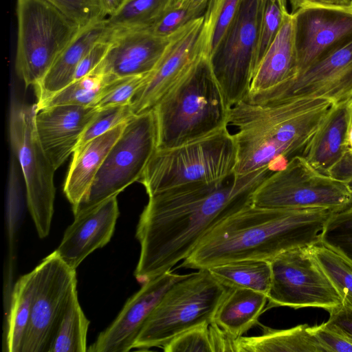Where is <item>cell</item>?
Returning a JSON list of instances; mask_svg holds the SVG:
<instances>
[{
	"mask_svg": "<svg viewBox=\"0 0 352 352\" xmlns=\"http://www.w3.org/2000/svg\"><path fill=\"white\" fill-rule=\"evenodd\" d=\"M273 172L270 167L244 175L234 172L219 180L149 195L136 229L141 247L137 280L144 283L184 261L219 223L251 205L254 191Z\"/></svg>",
	"mask_w": 352,
	"mask_h": 352,
	"instance_id": "6da1fadb",
	"label": "cell"
},
{
	"mask_svg": "<svg viewBox=\"0 0 352 352\" xmlns=\"http://www.w3.org/2000/svg\"><path fill=\"white\" fill-rule=\"evenodd\" d=\"M334 212L324 208L247 206L210 230L180 267L196 270L244 260L270 262L287 250L320 242Z\"/></svg>",
	"mask_w": 352,
	"mask_h": 352,
	"instance_id": "7a4b0ae2",
	"label": "cell"
},
{
	"mask_svg": "<svg viewBox=\"0 0 352 352\" xmlns=\"http://www.w3.org/2000/svg\"><path fill=\"white\" fill-rule=\"evenodd\" d=\"M335 106L323 98H289L254 104L241 100L230 107L228 126L237 147L234 173L244 175L265 167L285 168L304 156L318 129Z\"/></svg>",
	"mask_w": 352,
	"mask_h": 352,
	"instance_id": "3957f363",
	"label": "cell"
},
{
	"mask_svg": "<svg viewBox=\"0 0 352 352\" xmlns=\"http://www.w3.org/2000/svg\"><path fill=\"white\" fill-rule=\"evenodd\" d=\"M230 109L204 54L153 109L156 149L179 146L228 126Z\"/></svg>",
	"mask_w": 352,
	"mask_h": 352,
	"instance_id": "277c9868",
	"label": "cell"
},
{
	"mask_svg": "<svg viewBox=\"0 0 352 352\" xmlns=\"http://www.w3.org/2000/svg\"><path fill=\"white\" fill-rule=\"evenodd\" d=\"M237 147L228 126L179 146L156 149L139 179L148 195L193 182L221 179L234 172Z\"/></svg>",
	"mask_w": 352,
	"mask_h": 352,
	"instance_id": "5b68a950",
	"label": "cell"
},
{
	"mask_svg": "<svg viewBox=\"0 0 352 352\" xmlns=\"http://www.w3.org/2000/svg\"><path fill=\"white\" fill-rule=\"evenodd\" d=\"M228 290L208 269L189 274L166 292L133 349L164 346L185 331L204 322L212 323Z\"/></svg>",
	"mask_w": 352,
	"mask_h": 352,
	"instance_id": "8992f818",
	"label": "cell"
},
{
	"mask_svg": "<svg viewBox=\"0 0 352 352\" xmlns=\"http://www.w3.org/2000/svg\"><path fill=\"white\" fill-rule=\"evenodd\" d=\"M16 72L35 87L82 27L46 0H16Z\"/></svg>",
	"mask_w": 352,
	"mask_h": 352,
	"instance_id": "52a82bcc",
	"label": "cell"
},
{
	"mask_svg": "<svg viewBox=\"0 0 352 352\" xmlns=\"http://www.w3.org/2000/svg\"><path fill=\"white\" fill-rule=\"evenodd\" d=\"M253 206L267 208H324L338 212L352 206V183L316 169L302 156L270 174L256 189Z\"/></svg>",
	"mask_w": 352,
	"mask_h": 352,
	"instance_id": "ba28073f",
	"label": "cell"
},
{
	"mask_svg": "<svg viewBox=\"0 0 352 352\" xmlns=\"http://www.w3.org/2000/svg\"><path fill=\"white\" fill-rule=\"evenodd\" d=\"M36 104L13 102L9 119L11 147L24 178L28 207L38 236L46 237L54 214L56 168L39 142L36 128Z\"/></svg>",
	"mask_w": 352,
	"mask_h": 352,
	"instance_id": "9c48e42d",
	"label": "cell"
},
{
	"mask_svg": "<svg viewBox=\"0 0 352 352\" xmlns=\"http://www.w3.org/2000/svg\"><path fill=\"white\" fill-rule=\"evenodd\" d=\"M156 126L153 109L136 115L126 124L100 168L87 194L74 214L118 195L139 181L156 150Z\"/></svg>",
	"mask_w": 352,
	"mask_h": 352,
	"instance_id": "30bf717a",
	"label": "cell"
},
{
	"mask_svg": "<svg viewBox=\"0 0 352 352\" xmlns=\"http://www.w3.org/2000/svg\"><path fill=\"white\" fill-rule=\"evenodd\" d=\"M266 0H243L217 47L209 57L229 107L245 100L256 70L258 30Z\"/></svg>",
	"mask_w": 352,
	"mask_h": 352,
	"instance_id": "8fae6325",
	"label": "cell"
},
{
	"mask_svg": "<svg viewBox=\"0 0 352 352\" xmlns=\"http://www.w3.org/2000/svg\"><path fill=\"white\" fill-rule=\"evenodd\" d=\"M272 284L266 309L322 308L327 311L342 305V300L320 268L309 247L281 253L270 261Z\"/></svg>",
	"mask_w": 352,
	"mask_h": 352,
	"instance_id": "7c38bea8",
	"label": "cell"
},
{
	"mask_svg": "<svg viewBox=\"0 0 352 352\" xmlns=\"http://www.w3.org/2000/svg\"><path fill=\"white\" fill-rule=\"evenodd\" d=\"M36 288L21 352H48L59 322L77 292L76 270L54 251L35 268Z\"/></svg>",
	"mask_w": 352,
	"mask_h": 352,
	"instance_id": "4fadbf2b",
	"label": "cell"
},
{
	"mask_svg": "<svg viewBox=\"0 0 352 352\" xmlns=\"http://www.w3.org/2000/svg\"><path fill=\"white\" fill-rule=\"evenodd\" d=\"M302 98H327L335 106L349 104L352 100V41L289 80L245 100L266 104Z\"/></svg>",
	"mask_w": 352,
	"mask_h": 352,
	"instance_id": "5bb4252c",
	"label": "cell"
},
{
	"mask_svg": "<svg viewBox=\"0 0 352 352\" xmlns=\"http://www.w3.org/2000/svg\"><path fill=\"white\" fill-rule=\"evenodd\" d=\"M292 14L297 74L352 41V1L347 6H305Z\"/></svg>",
	"mask_w": 352,
	"mask_h": 352,
	"instance_id": "9a60e30c",
	"label": "cell"
},
{
	"mask_svg": "<svg viewBox=\"0 0 352 352\" xmlns=\"http://www.w3.org/2000/svg\"><path fill=\"white\" fill-rule=\"evenodd\" d=\"M204 16L173 34L154 69L130 103L134 115L152 110L206 53Z\"/></svg>",
	"mask_w": 352,
	"mask_h": 352,
	"instance_id": "2e32d148",
	"label": "cell"
},
{
	"mask_svg": "<svg viewBox=\"0 0 352 352\" xmlns=\"http://www.w3.org/2000/svg\"><path fill=\"white\" fill-rule=\"evenodd\" d=\"M189 274L172 270L144 283L126 302L114 321L98 336L87 349L90 352H127L134 343L149 316L166 292Z\"/></svg>",
	"mask_w": 352,
	"mask_h": 352,
	"instance_id": "e0dca14e",
	"label": "cell"
},
{
	"mask_svg": "<svg viewBox=\"0 0 352 352\" xmlns=\"http://www.w3.org/2000/svg\"><path fill=\"white\" fill-rule=\"evenodd\" d=\"M171 37L156 36L147 28L113 31L104 58L91 74L102 76L104 84L116 78L149 74Z\"/></svg>",
	"mask_w": 352,
	"mask_h": 352,
	"instance_id": "ac0fdd59",
	"label": "cell"
},
{
	"mask_svg": "<svg viewBox=\"0 0 352 352\" xmlns=\"http://www.w3.org/2000/svg\"><path fill=\"white\" fill-rule=\"evenodd\" d=\"M118 215L117 195L78 211L55 250L57 254L67 265L76 270L88 255L110 241Z\"/></svg>",
	"mask_w": 352,
	"mask_h": 352,
	"instance_id": "d6986e66",
	"label": "cell"
},
{
	"mask_svg": "<svg viewBox=\"0 0 352 352\" xmlns=\"http://www.w3.org/2000/svg\"><path fill=\"white\" fill-rule=\"evenodd\" d=\"M98 111L94 107L78 105H58L36 111V131L56 170L74 153L82 133Z\"/></svg>",
	"mask_w": 352,
	"mask_h": 352,
	"instance_id": "ffe728a7",
	"label": "cell"
},
{
	"mask_svg": "<svg viewBox=\"0 0 352 352\" xmlns=\"http://www.w3.org/2000/svg\"><path fill=\"white\" fill-rule=\"evenodd\" d=\"M112 33L107 18L82 28L40 83L34 87L37 99L36 104L45 101L72 83L76 70L84 56L96 44L109 39Z\"/></svg>",
	"mask_w": 352,
	"mask_h": 352,
	"instance_id": "44dd1931",
	"label": "cell"
},
{
	"mask_svg": "<svg viewBox=\"0 0 352 352\" xmlns=\"http://www.w3.org/2000/svg\"><path fill=\"white\" fill-rule=\"evenodd\" d=\"M297 72L294 21L292 13L287 12L277 36L254 74L247 98L289 80Z\"/></svg>",
	"mask_w": 352,
	"mask_h": 352,
	"instance_id": "7402d4cb",
	"label": "cell"
},
{
	"mask_svg": "<svg viewBox=\"0 0 352 352\" xmlns=\"http://www.w3.org/2000/svg\"><path fill=\"white\" fill-rule=\"evenodd\" d=\"M126 124L113 128L73 153L63 188L73 211L87 194L109 151L122 134Z\"/></svg>",
	"mask_w": 352,
	"mask_h": 352,
	"instance_id": "603a6c76",
	"label": "cell"
},
{
	"mask_svg": "<svg viewBox=\"0 0 352 352\" xmlns=\"http://www.w3.org/2000/svg\"><path fill=\"white\" fill-rule=\"evenodd\" d=\"M349 128L348 104L333 106L303 157L316 169L327 173L348 151Z\"/></svg>",
	"mask_w": 352,
	"mask_h": 352,
	"instance_id": "cb8c5ba5",
	"label": "cell"
},
{
	"mask_svg": "<svg viewBox=\"0 0 352 352\" xmlns=\"http://www.w3.org/2000/svg\"><path fill=\"white\" fill-rule=\"evenodd\" d=\"M267 301V296L263 293L246 288H228L213 322L236 340L258 323Z\"/></svg>",
	"mask_w": 352,
	"mask_h": 352,
	"instance_id": "d4e9b609",
	"label": "cell"
},
{
	"mask_svg": "<svg viewBox=\"0 0 352 352\" xmlns=\"http://www.w3.org/2000/svg\"><path fill=\"white\" fill-rule=\"evenodd\" d=\"M260 325L263 329L261 335L235 340L234 352H324L307 324L287 329Z\"/></svg>",
	"mask_w": 352,
	"mask_h": 352,
	"instance_id": "484cf974",
	"label": "cell"
},
{
	"mask_svg": "<svg viewBox=\"0 0 352 352\" xmlns=\"http://www.w3.org/2000/svg\"><path fill=\"white\" fill-rule=\"evenodd\" d=\"M36 272L21 276L11 294L6 331V351L21 352L30 324L36 288Z\"/></svg>",
	"mask_w": 352,
	"mask_h": 352,
	"instance_id": "4316f807",
	"label": "cell"
},
{
	"mask_svg": "<svg viewBox=\"0 0 352 352\" xmlns=\"http://www.w3.org/2000/svg\"><path fill=\"white\" fill-rule=\"evenodd\" d=\"M211 274L228 288L239 287L268 295L272 284L270 262L244 260L208 268Z\"/></svg>",
	"mask_w": 352,
	"mask_h": 352,
	"instance_id": "83f0119b",
	"label": "cell"
},
{
	"mask_svg": "<svg viewBox=\"0 0 352 352\" xmlns=\"http://www.w3.org/2000/svg\"><path fill=\"white\" fill-rule=\"evenodd\" d=\"M89 322L78 302L77 292L72 296L56 329L48 352H85Z\"/></svg>",
	"mask_w": 352,
	"mask_h": 352,
	"instance_id": "f1b7e54d",
	"label": "cell"
},
{
	"mask_svg": "<svg viewBox=\"0 0 352 352\" xmlns=\"http://www.w3.org/2000/svg\"><path fill=\"white\" fill-rule=\"evenodd\" d=\"M169 5L170 0H125L107 21L113 31L148 28Z\"/></svg>",
	"mask_w": 352,
	"mask_h": 352,
	"instance_id": "f546056e",
	"label": "cell"
},
{
	"mask_svg": "<svg viewBox=\"0 0 352 352\" xmlns=\"http://www.w3.org/2000/svg\"><path fill=\"white\" fill-rule=\"evenodd\" d=\"M309 252L339 294L342 305L352 307V264L343 256L317 243L309 247Z\"/></svg>",
	"mask_w": 352,
	"mask_h": 352,
	"instance_id": "4dcf8cb0",
	"label": "cell"
},
{
	"mask_svg": "<svg viewBox=\"0 0 352 352\" xmlns=\"http://www.w3.org/2000/svg\"><path fill=\"white\" fill-rule=\"evenodd\" d=\"M243 0H209L204 20L205 50L208 57L217 47Z\"/></svg>",
	"mask_w": 352,
	"mask_h": 352,
	"instance_id": "1f68e13d",
	"label": "cell"
},
{
	"mask_svg": "<svg viewBox=\"0 0 352 352\" xmlns=\"http://www.w3.org/2000/svg\"><path fill=\"white\" fill-rule=\"evenodd\" d=\"M104 84L102 76L90 74L74 80L52 97L40 104H36V109L38 110L58 105L94 107L100 95Z\"/></svg>",
	"mask_w": 352,
	"mask_h": 352,
	"instance_id": "d6a6232c",
	"label": "cell"
},
{
	"mask_svg": "<svg viewBox=\"0 0 352 352\" xmlns=\"http://www.w3.org/2000/svg\"><path fill=\"white\" fill-rule=\"evenodd\" d=\"M209 0H190L182 4L168 6L147 29L153 34L168 38L191 22L204 16Z\"/></svg>",
	"mask_w": 352,
	"mask_h": 352,
	"instance_id": "836d02e7",
	"label": "cell"
},
{
	"mask_svg": "<svg viewBox=\"0 0 352 352\" xmlns=\"http://www.w3.org/2000/svg\"><path fill=\"white\" fill-rule=\"evenodd\" d=\"M319 243L352 264V206L331 214L322 228Z\"/></svg>",
	"mask_w": 352,
	"mask_h": 352,
	"instance_id": "e575fe53",
	"label": "cell"
},
{
	"mask_svg": "<svg viewBox=\"0 0 352 352\" xmlns=\"http://www.w3.org/2000/svg\"><path fill=\"white\" fill-rule=\"evenodd\" d=\"M148 74L116 78L104 84L100 95L94 107L102 109L111 107L130 105L133 97L143 84Z\"/></svg>",
	"mask_w": 352,
	"mask_h": 352,
	"instance_id": "d590c367",
	"label": "cell"
},
{
	"mask_svg": "<svg viewBox=\"0 0 352 352\" xmlns=\"http://www.w3.org/2000/svg\"><path fill=\"white\" fill-rule=\"evenodd\" d=\"M135 116L129 104L98 109L82 133L74 151L80 148L89 141L103 135L113 128L127 122Z\"/></svg>",
	"mask_w": 352,
	"mask_h": 352,
	"instance_id": "8d00e7d4",
	"label": "cell"
},
{
	"mask_svg": "<svg viewBox=\"0 0 352 352\" xmlns=\"http://www.w3.org/2000/svg\"><path fill=\"white\" fill-rule=\"evenodd\" d=\"M276 0H266L261 16L256 52V69L277 36L286 12ZM256 71V70H255Z\"/></svg>",
	"mask_w": 352,
	"mask_h": 352,
	"instance_id": "74e56055",
	"label": "cell"
},
{
	"mask_svg": "<svg viewBox=\"0 0 352 352\" xmlns=\"http://www.w3.org/2000/svg\"><path fill=\"white\" fill-rule=\"evenodd\" d=\"M208 322L180 333L163 346L166 352H214Z\"/></svg>",
	"mask_w": 352,
	"mask_h": 352,
	"instance_id": "f35d334b",
	"label": "cell"
},
{
	"mask_svg": "<svg viewBox=\"0 0 352 352\" xmlns=\"http://www.w3.org/2000/svg\"><path fill=\"white\" fill-rule=\"evenodd\" d=\"M83 28L106 18L98 0H46Z\"/></svg>",
	"mask_w": 352,
	"mask_h": 352,
	"instance_id": "ab89813d",
	"label": "cell"
},
{
	"mask_svg": "<svg viewBox=\"0 0 352 352\" xmlns=\"http://www.w3.org/2000/svg\"><path fill=\"white\" fill-rule=\"evenodd\" d=\"M309 331L321 344L324 352H352V341L326 322L309 327Z\"/></svg>",
	"mask_w": 352,
	"mask_h": 352,
	"instance_id": "60d3db41",
	"label": "cell"
},
{
	"mask_svg": "<svg viewBox=\"0 0 352 352\" xmlns=\"http://www.w3.org/2000/svg\"><path fill=\"white\" fill-rule=\"evenodd\" d=\"M111 38L96 44L84 56L75 73L74 80L90 74L102 62L110 46Z\"/></svg>",
	"mask_w": 352,
	"mask_h": 352,
	"instance_id": "b9f144b4",
	"label": "cell"
},
{
	"mask_svg": "<svg viewBox=\"0 0 352 352\" xmlns=\"http://www.w3.org/2000/svg\"><path fill=\"white\" fill-rule=\"evenodd\" d=\"M326 323L352 341V307L340 305L328 311Z\"/></svg>",
	"mask_w": 352,
	"mask_h": 352,
	"instance_id": "7bdbcfd3",
	"label": "cell"
},
{
	"mask_svg": "<svg viewBox=\"0 0 352 352\" xmlns=\"http://www.w3.org/2000/svg\"><path fill=\"white\" fill-rule=\"evenodd\" d=\"M327 174L352 183V151H348Z\"/></svg>",
	"mask_w": 352,
	"mask_h": 352,
	"instance_id": "ee69618b",
	"label": "cell"
},
{
	"mask_svg": "<svg viewBox=\"0 0 352 352\" xmlns=\"http://www.w3.org/2000/svg\"><path fill=\"white\" fill-rule=\"evenodd\" d=\"M352 0H289L292 12H294L301 7L309 5H320L330 6H347Z\"/></svg>",
	"mask_w": 352,
	"mask_h": 352,
	"instance_id": "f6af8a7d",
	"label": "cell"
},
{
	"mask_svg": "<svg viewBox=\"0 0 352 352\" xmlns=\"http://www.w3.org/2000/svg\"><path fill=\"white\" fill-rule=\"evenodd\" d=\"M104 15L111 16L121 7L125 0H98Z\"/></svg>",
	"mask_w": 352,
	"mask_h": 352,
	"instance_id": "bcb514c9",
	"label": "cell"
},
{
	"mask_svg": "<svg viewBox=\"0 0 352 352\" xmlns=\"http://www.w3.org/2000/svg\"><path fill=\"white\" fill-rule=\"evenodd\" d=\"M348 151H352V126H351L347 138Z\"/></svg>",
	"mask_w": 352,
	"mask_h": 352,
	"instance_id": "7dc6e473",
	"label": "cell"
},
{
	"mask_svg": "<svg viewBox=\"0 0 352 352\" xmlns=\"http://www.w3.org/2000/svg\"><path fill=\"white\" fill-rule=\"evenodd\" d=\"M188 1H190V0H170L169 6H178V5L182 4Z\"/></svg>",
	"mask_w": 352,
	"mask_h": 352,
	"instance_id": "c3c4849f",
	"label": "cell"
},
{
	"mask_svg": "<svg viewBox=\"0 0 352 352\" xmlns=\"http://www.w3.org/2000/svg\"><path fill=\"white\" fill-rule=\"evenodd\" d=\"M284 10H287V0H276Z\"/></svg>",
	"mask_w": 352,
	"mask_h": 352,
	"instance_id": "681fc988",
	"label": "cell"
},
{
	"mask_svg": "<svg viewBox=\"0 0 352 352\" xmlns=\"http://www.w3.org/2000/svg\"><path fill=\"white\" fill-rule=\"evenodd\" d=\"M350 111V127L352 126V100L348 104ZM350 129V128H349Z\"/></svg>",
	"mask_w": 352,
	"mask_h": 352,
	"instance_id": "f907efd6",
	"label": "cell"
}]
</instances>
